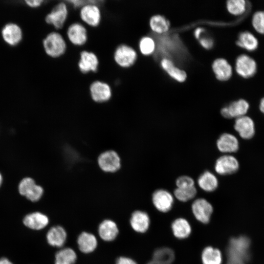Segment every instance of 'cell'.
Wrapping results in <instances>:
<instances>
[{"label":"cell","mask_w":264,"mask_h":264,"mask_svg":"<svg viewBox=\"0 0 264 264\" xmlns=\"http://www.w3.org/2000/svg\"><path fill=\"white\" fill-rule=\"evenodd\" d=\"M43 44L45 53L53 58L63 56L67 49V44L64 37L57 31L48 33L44 39Z\"/></svg>","instance_id":"cell-1"},{"label":"cell","mask_w":264,"mask_h":264,"mask_svg":"<svg viewBox=\"0 0 264 264\" xmlns=\"http://www.w3.org/2000/svg\"><path fill=\"white\" fill-rule=\"evenodd\" d=\"M137 59V54L132 46L124 44L118 45L114 50L113 59L115 63L124 68L132 66Z\"/></svg>","instance_id":"cell-2"},{"label":"cell","mask_w":264,"mask_h":264,"mask_svg":"<svg viewBox=\"0 0 264 264\" xmlns=\"http://www.w3.org/2000/svg\"><path fill=\"white\" fill-rule=\"evenodd\" d=\"M97 164L102 171L107 173H114L121 167V159L115 151L109 150L101 153L98 156Z\"/></svg>","instance_id":"cell-3"},{"label":"cell","mask_w":264,"mask_h":264,"mask_svg":"<svg viewBox=\"0 0 264 264\" xmlns=\"http://www.w3.org/2000/svg\"><path fill=\"white\" fill-rule=\"evenodd\" d=\"M67 4L65 1L59 2L45 17V22L52 25L56 29H62L68 17Z\"/></svg>","instance_id":"cell-4"},{"label":"cell","mask_w":264,"mask_h":264,"mask_svg":"<svg viewBox=\"0 0 264 264\" xmlns=\"http://www.w3.org/2000/svg\"><path fill=\"white\" fill-rule=\"evenodd\" d=\"M102 4H103L92 3L81 7L79 11L81 20L90 27L98 26L102 20V13L100 7Z\"/></svg>","instance_id":"cell-5"},{"label":"cell","mask_w":264,"mask_h":264,"mask_svg":"<svg viewBox=\"0 0 264 264\" xmlns=\"http://www.w3.org/2000/svg\"><path fill=\"white\" fill-rule=\"evenodd\" d=\"M194 217L199 222L207 224L213 213L212 204L206 199L199 198L196 199L191 206Z\"/></svg>","instance_id":"cell-6"},{"label":"cell","mask_w":264,"mask_h":264,"mask_svg":"<svg viewBox=\"0 0 264 264\" xmlns=\"http://www.w3.org/2000/svg\"><path fill=\"white\" fill-rule=\"evenodd\" d=\"M89 93L92 100L97 103L109 101L112 96V89L109 84L100 80L92 82L89 86Z\"/></svg>","instance_id":"cell-7"},{"label":"cell","mask_w":264,"mask_h":264,"mask_svg":"<svg viewBox=\"0 0 264 264\" xmlns=\"http://www.w3.org/2000/svg\"><path fill=\"white\" fill-rule=\"evenodd\" d=\"M66 36L68 41L75 46H83L88 40L87 28L84 24L79 22H73L68 26Z\"/></svg>","instance_id":"cell-8"},{"label":"cell","mask_w":264,"mask_h":264,"mask_svg":"<svg viewBox=\"0 0 264 264\" xmlns=\"http://www.w3.org/2000/svg\"><path fill=\"white\" fill-rule=\"evenodd\" d=\"M238 159L230 154H224L220 157L215 163L216 172L220 175H229L235 173L239 169Z\"/></svg>","instance_id":"cell-9"},{"label":"cell","mask_w":264,"mask_h":264,"mask_svg":"<svg viewBox=\"0 0 264 264\" xmlns=\"http://www.w3.org/2000/svg\"><path fill=\"white\" fill-rule=\"evenodd\" d=\"M99 65L98 58L94 52L88 50H82L80 52L78 67L82 73L97 72Z\"/></svg>","instance_id":"cell-10"},{"label":"cell","mask_w":264,"mask_h":264,"mask_svg":"<svg viewBox=\"0 0 264 264\" xmlns=\"http://www.w3.org/2000/svg\"><path fill=\"white\" fill-rule=\"evenodd\" d=\"M249 108V104L243 99L231 102L228 106L221 109L220 113L226 118L236 119L246 115Z\"/></svg>","instance_id":"cell-11"},{"label":"cell","mask_w":264,"mask_h":264,"mask_svg":"<svg viewBox=\"0 0 264 264\" xmlns=\"http://www.w3.org/2000/svg\"><path fill=\"white\" fill-rule=\"evenodd\" d=\"M152 201L158 211L165 213L172 209L174 198L169 191L164 189H158L153 194Z\"/></svg>","instance_id":"cell-12"},{"label":"cell","mask_w":264,"mask_h":264,"mask_svg":"<svg viewBox=\"0 0 264 264\" xmlns=\"http://www.w3.org/2000/svg\"><path fill=\"white\" fill-rule=\"evenodd\" d=\"M235 69L239 75L247 78L255 74L257 65L255 60L248 55L241 54L236 60Z\"/></svg>","instance_id":"cell-13"},{"label":"cell","mask_w":264,"mask_h":264,"mask_svg":"<svg viewBox=\"0 0 264 264\" xmlns=\"http://www.w3.org/2000/svg\"><path fill=\"white\" fill-rule=\"evenodd\" d=\"M234 127L242 139H250L255 135V123L253 120L248 116L244 115L236 118Z\"/></svg>","instance_id":"cell-14"},{"label":"cell","mask_w":264,"mask_h":264,"mask_svg":"<svg viewBox=\"0 0 264 264\" xmlns=\"http://www.w3.org/2000/svg\"><path fill=\"white\" fill-rule=\"evenodd\" d=\"M49 218L40 212H33L26 214L22 219L23 225L33 230H41L49 224Z\"/></svg>","instance_id":"cell-15"},{"label":"cell","mask_w":264,"mask_h":264,"mask_svg":"<svg viewBox=\"0 0 264 264\" xmlns=\"http://www.w3.org/2000/svg\"><path fill=\"white\" fill-rule=\"evenodd\" d=\"M1 36L3 40L11 46L18 44L22 38V32L21 27L14 23L5 24L1 30Z\"/></svg>","instance_id":"cell-16"},{"label":"cell","mask_w":264,"mask_h":264,"mask_svg":"<svg viewBox=\"0 0 264 264\" xmlns=\"http://www.w3.org/2000/svg\"><path fill=\"white\" fill-rule=\"evenodd\" d=\"M130 224L132 229L139 233L148 231L150 225V218L145 211L136 210L132 213L130 218Z\"/></svg>","instance_id":"cell-17"},{"label":"cell","mask_w":264,"mask_h":264,"mask_svg":"<svg viewBox=\"0 0 264 264\" xmlns=\"http://www.w3.org/2000/svg\"><path fill=\"white\" fill-rule=\"evenodd\" d=\"M218 150L223 153H235L239 149V142L237 138L229 133H222L217 140Z\"/></svg>","instance_id":"cell-18"},{"label":"cell","mask_w":264,"mask_h":264,"mask_svg":"<svg viewBox=\"0 0 264 264\" xmlns=\"http://www.w3.org/2000/svg\"><path fill=\"white\" fill-rule=\"evenodd\" d=\"M67 233L62 226L57 225L51 227L46 235L47 243L51 246L61 247L66 243Z\"/></svg>","instance_id":"cell-19"},{"label":"cell","mask_w":264,"mask_h":264,"mask_svg":"<svg viewBox=\"0 0 264 264\" xmlns=\"http://www.w3.org/2000/svg\"><path fill=\"white\" fill-rule=\"evenodd\" d=\"M98 234L101 239L106 242H111L116 239L119 229L116 223L111 220H105L99 224Z\"/></svg>","instance_id":"cell-20"},{"label":"cell","mask_w":264,"mask_h":264,"mask_svg":"<svg viewBox=\"0 0 264 264\" xmlns=\"http://www.w3.org/2000/svg\"><path fill=\"white\" fill-rule=\"evenodd\" d=\"M171 228L173 236L178 239H186L192 233L191 224L183 218H178L173 220Z\"/></svg>","instance_id":"cell-21"},{"label":"cell","mask_w":264,"mask_h":264,"mask_svg":"<svg viewBox=\"0 0 264 264\" xmlns=\"http://www.w3.org/2000/svg\"><path fill=\"white\" fill-rule=\"evenodd\" d=\"M212 69L216 78L220 81L228 80L232 74V68L224 58H218L212 64Z\"/></svg>","instance_id":"cell-22"},{"label":"cell","mask_w":264,"mask_h":264,"mask_svg":"<svg viewBox=\"0 0 264 264\" xmlns=\"http://www.w3.org/2000/svg\"><path fill=\"white\" fill-rule=\"evenodd\" d=\"M77 244L80 251L88 254L95 250L98 242L96 237L93 234L83 232L78 237Z\"/></svg>","instance_id":"cell-23"},{"label":"cell","mask_w":264,"mask_h":264,"mask_svg":"<svg viewBox=\"0 0 264 264\" xmlns=\"http://www.w3.org/2000/svg\"><path fill=\"white\" fill-rule=\"evenodd\" d=\"M162 68L173 79L179 82H184L187 78L186 72L176 67L173 61L164 58L160 61Z\"/></svg>","instance_id":"cell-24"},{"label":"cell","mask_w":264,"mask_h":264,"mask_svg":"<svg viewBox=\"0 0 264 264\" xmlns=\"http://www.w3.org/2000/svg\"><path fill=\"white\" fill-rule=\"evenodd\" d=\"M201 261L202 264H221L222 253L218 248L207 246L201 252Z\"/></svg>","instance_id":"cell-25"},{"label":"cell","mask_w":264,"mask_h":264,"mask_svg":"<svg viewBox=\"0 0 264 264\" xmlns=\"http://www.w3.org/2000/svg\"><path fill=\"white\" fill-rule=\"evenodd\" d=\"M198 183L199 187L206 192H213L218 186L217 177L211 172L205 171L198 177Z\"/></svg>","instance_id":"cell-26"},{"label":"cell","mask_w":264,"mask_h":264,"mask_svg":"<svg viewBox=\"0 0 264 264\" xmlns=\"http://www.w3.org/2000/svg\"><path fill=\"white\" fill-rule=\"evenodd\" d=\"M236 43L239 46L249 51L255 50L258 46L257 39L248 31L241 32Z\"/></svg>","instance_id":"cell-27"},{"label":"cell","mask_w":264,"mask_h":264,"mask_svg":"<svg viewBox=\"0 0 264 264\" xmlns=\"http://www.w3.org/2000/svg\"><path fill=\"white\" fill-rule=\"evenodd\" d=\"M149 24L152 31L158 34L166 32L170 26L169 21L160 15L153 16L150 19Z\"/></svg>","instance_id":"cell-28"},{"label":"cell","mask_w":264,"mask_h":264,"mask_svg":"<svg viewBox=\"0 0 264 264\" xmlns=\"http://www.w3.org/2000/svg\"><path fill=\"white\" fill-rule=\"evenodd\" d=\"M76 260L77 254L73 249L64 248L56 253L55 264H74Z\"/></svg>","instance_id":"cell-29"},{"label":"cell","mask_w":264,"mask_h":264,"mask_svg":"<svg viewBox=\"0 0 264 264\" xmlns=\"http://www.w3.org/2000/svg\"><path fill=\"white\" fill-rule=\"evenodd\" d=\"M197 192V189L194 186L190 188H177L175 190L174 194L178 200L184 202L194 198Z\"/></svg>","instance_id":"cell-30"},{"label":"cell","mask_w":264,"mask_h":264,"mask_svg":"<svg viewBox=\"0 0 264 264\" xmlns=\"http://www.w3.org/2000/svg\"><path fill=\"white\" fill-rule=\"evenodd\" d=\"M139 49L142 54L150 55L154 53L155 49V43L151 37L146 36L142 37L139 42Z\"/></svg>","instance_id":"cell-31"},{"label":"cell","mask_w":264,"mask_h":264,"mask_svg":"<svg viewBox=\"0 0 264 264\" xmlns=\"http://www.w3.org/2000/svg\"><path fill=\"white\" fill-rule=\"evenodd\" d=\"M228 12L234 15L242 14L246 9V1L244 0H228L226 3Z\"/></svg>","instance_id":"cell-32"},{"label":"cell","mask_w":264,"mask_h":264,"mask_svg":"<svg viewBox=\"0 0 264 264\" xmlns=\"http://www.w3.org/2000/svg\"><path fill=\"white\" fill-rule=\"evenodd\" d=\"M43 194V187L35 183L28 190L24 197L31 201L36 202L41 198Z\"/></svg>","instance_id":"cell-33"},{"label":"cell","mask_w":264,"mask_h":264,"mask_svg":"<svg viewBox=\"0 0 264 264\" xmlns=\"http://www.w3.org/2000/svg\"><path fill=\"white\" fill-rule=\"evenodd\" d=\"M252 23L254 28L257 32L264 34V11L256 12L253 16Z\"/></svg>","instance_id":"cell-34"},{"label":"cell","mask_w":264,"mask_h":264,"mask_svg":"<svg viewBox=\"0 0 264 264\" xmlns=\"http://www.w3.org/2000/svg\"><path fill=\"white\" fill-rule=\"evenodd\" d=\"M176 185L177 188H190L195 186V182L191 177L183 176L176 179Z\"/></svg>","instance_id":"cell-35"},{"label":"cell","mask_w":264,"mask_h":264,"mask_svg":"<svg viewBox=\"0 0 264 264\" xmlns=\"http://www.w3.org/2000/svg\"><path fill=\"white\" fill-rule=\"evenodd\" d=\"M67 4H70L74 8L80 9L83 6L92 3H102L105 2L102 0H69L65 1Z\"/></svg>","instance_id":"cell-36"},{"label":"cell","mask_w":264,"mask_h":264,"mask_svg":"<svg viewBox=\"0 0 264 264\" xmlns=\"http://www.w3.org/2000/svg\"><path fill=\"white\" fill-rule=\"evenodd\" d=\"M35 183L34 180L30 177H25L22 179L19 184L18 190L19 193L24 196L28 189Z\"/></svg>","instance_id":"cell-37"},{"label":"cell","mask_w":264,"mask_h":264,"mask_svg":"<svg viewBox=\"0 0 264 264\" xmlns=\"http://www.w3.org/2000/svg\"><path fill=\"white\" fill-rule=\"evenodd\" d=\"M198 40L200 44L206 49H210L213 45V41L209 37H200Z\"/></svg>","instance_id":"cell-38"},{"label":"cell","mask_w":264,"mask_h":264,"mask_svg":"<svg viewBox=\"0 0 264 264\" xmlns=\"http://www.w3.org/2000/svg\"><path fill=\"white\" fill-rule=\"evenodd\" d=\"M116 264H137L133 259L126 257H120L117 259Z\"/></svg>","instance_id":"cell-39"},{"label":"cell","mask_w":264,"mask_h":264,"mask_svg":"<svg viewBox=\"0 0 264 264\" xmlns=\"http://www.w3.org/2000/svg\"><path fill=\"white\" fill-rule=\"evenodd\" d=\"M44 2L43 0H26L25 2L29 7L37 8L40 7Z\"/></svg>","instance_id":"cell-40"},{"label":"cell","mask_w":264,"mask_h":264,"mask_svg":"<svg viewBox=\"0 0 264 264\" xmlns=\"http://www.w3.org/2000/svg\"><path fill=\"white\" fill-rule=\"evenodd\" d=\"M204 31V29L202 27H198L196 28L194 31V35L195 37L199 39V38L201 37V35L203 33V32Z\"/></svg>","instance_id":"cell-41"},{"label":"cell","mask_w":264,"mask_h":264,"mask_svg":"<svg viewBox=\"0 0 264 264\" xmlns=\"http://www.w3.org/2000/svg\"><path fill=\"white\" fill-rule=\"evenodd\" d=\"M0 264H14L9 259L6 257L0 258Z\"/></svg>","instance_id":"cell-42"},{"label":"cell","mask_w":264,"mask_h":264,"mask_svg":"<svg viewBox=\"0 0 264 264\" xmlns=\"http://www.w3.org/2000/svg\"><path fill=\"white\" fill-rule=\"evenodd\" d=\"M259 109L264 114V97L260 101Z\"/></svg>","instance_id":"cell-43"},{"label":"cell","mask_w":264,"mask_h":264,"mask_svg":"<svg viewBox=\"0 0 264 264\" xmlns=\"http://www.w3.org/2000/svg\"><path fill=\"white\" fill-rule=\"evenodd\" d=\"M2 179V176H1V174H0V186L1 184Z\"/></svg>","instance_id":"cell-44"}]
</instances>
